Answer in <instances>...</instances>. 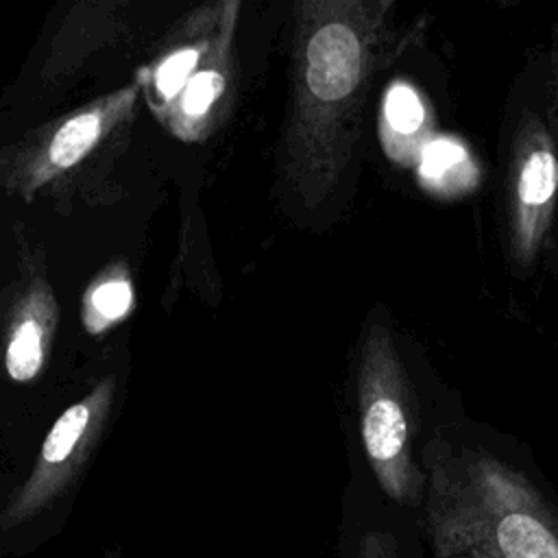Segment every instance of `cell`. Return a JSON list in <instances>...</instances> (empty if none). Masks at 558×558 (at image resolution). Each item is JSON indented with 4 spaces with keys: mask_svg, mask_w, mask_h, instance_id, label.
<instances>
[{
    "mask_svg": "<svg viewBox=\"0 0 558 558\" xmlns=\"http://www.w3.org/2000/svg\"><path fill=\"white\" fill-rule=\"evenodd\" d=\"M392 11L390 0L292 4L277 192L305 227L327 229L353 196L368 98L392 52Z\"/></svg>",
    "mask_w": 558,
    "mask_h": 558,
    "instance_id": "cell-1",
    "label": "cell"
},
{
    "mask_svg": "<svg viewBox=\"0 0 558 558\" xmlns=\"http://www.w3.org/2000/svg\"><path fill=\"white\" fill-rule=\"evenodd\" d=\"M423 475L425 536L436 558H558V510L517 466L432 438Z\"/></svg>",
    "mask_w": 558,
    "mask_h": 558,
    "instance_id": "cell-2",
    "label": "cell"
},
{
    "mask_svg": "<svg viewBox=\"0 0 558 558\" xmlns=\"http://www.w3.org/2000/svg\"><path fill=\"white\" fill-rule=\"evenodd\" d=\"M355 408L366 462L388 499L416 506L425 475L414 460L412 388L390 316L381 305L366 316L355 357Z\"/></svg>",
    "mask_w": 558,
    "mask_h": 558,
    "instance_id": "cell-3",
    "label": "cell"
},
{
    "mask_svg": "<svg viewBox=\"0 0 558 558\" xmlns=\"http://www.w3.org/2000/svg\"><path fill=\"white\" fill-rule=\"evenodd\" d=\"M501 192L504 251L523 279L549 253L558 218V153L536 102L521 107L510 124Z\"/></svg>",
    "mask_w": 558,
    "mask_h": 558,
    "instance_id": "cell-4",
    "label": "cell"
},
{
    "mask_svg": "<svg viewBox=\"0 0 558 558\" xmlns=\"http://www.w3.org/2000/svg\"><path fill=\"white\" fill-rule=\"evenodd\" d=\"M102 120L98 113H78L68 120L52 137L48 157L59 168L74 166L96 142L100 135Z\"/></svg>",
    "mask_w": 558,
    "mask_h": 558,
    "instance_id": "cell-5",
    "label": "cell"
},
{
    "mask_svg": "<svg viewBox=\"0 0 558 558\" xmlns=\"http://www.w3.org/2000/svg\"><path fill=\"white\" fill-rule=\"evenodd\" d=\"M41 368V331L35 320H24L7 349V371L13 381H28Z\"/></svg>",
    "mask_w": 558,
    "mask_h": 558,
    "instance_id": "cell-6",
    "label": "cell"
},
{
    "mask_svg": "<svg viewBox=\"0 0 558 558\" xmlns=\"http://www.w3.org/2000/svg\"><path fill=\"white\" fill-rule=\"evenodd\" d=\"M227 87H229V78L222 72V68H207L196 72L183 89V98H181L183 113L187 118L207 116L211 107L222 98Z\"/></svg>",
    "mask_w": 558,
    "mask_h": 558,
    "instance_id": "cell-7",
    "label": "cell"
},
{
    "mask_svg": "<svg viewBox=\"0 0 558 558\" xmlns=\"http://www.w3.org/2000/svg\"><path fill=\"white\" fill-rule=\"evenodd\" d=\"M541 107H543L545 122L549 126V133H551V140H554V146L558 153V22L554 24V31H551V46L547 52V76H545ZM551 246L556 248V255H558V218H556Z\"/></svg>",
    "mask_w": 558,
    "mask_h": 558,
    "instance_id": "cell-8",
    "label": "cell"
},
{
    "mask_svg": "<svg viewBox=\"0 0 558 558\" xmlns=\"http://www.w3.org/2000/svg\"><path fill=\"white\" fill-rule=\"evenodd\" d=\"M201 59V52L196 48H183L174 54H170L159 72H157V87L166 98H172L179 89H185L187 81L194 76L192 70L196 68Z\"/></svg>",
    "mask_w": 558,
    "mask_h": 558,
    "instance_id": "cell-9",
    "label": "cell"
},
{
    "mask_svg": "<svg viewBox=\"0 0 558 558\" xmlns=\"http://www.w3.org/2000/svg\"><path fill=\"white\" fill-rule=\"evenodd\" d=\"M92 303L98 314L105 318L122 316L131 305V286L126 281H109L96 288L92 294Z\"/></svg>",
    "mask_w": 558,
    "mask_h": 558,
    "instance_id": "cell-10",
    "label": "cell"
},
{
    "mask_svg": "<svg viewBox=\"0 0 558 558\" xmlns=\"http://www.w3.org/2000/svg\"><path fill=\"white\" fill-rule=\"evenodd\" d=\"M355 558H403V554L395 534L373 530L360 538Z\"/></svg>",
    "mask_w": 558,
    "mask_h": 558,
    "instance_id": "cell-11",
    "label": "cell"
},
{
    "mask_svg": "<svg viewBox=\"0 0 558 558\" xmlns=\"http://www.w3.org/2000/svg\"><path fill=\"white\" fill-rule=\"evenodd\" d=\"M466 558H484L482 554H466Z\"/></svg>",
    "mask_w": 558,
    "mask_h": 558,
    "instance_id": "cell-12",
    "label": "cell"
},
{
    "mask_svg": "<svg viewBox=\"0 0 558 558\" xmlns=\"http://www.w3.org/2000/svg\"><path fill=\"white\" fill-rule=\"evenodd\" d=\"M456 558H466V556H456Z\"/></svg>",
    "mask_w": 558,
    "mask_h": 558,
    "instance_id": "cell-13",
    "label": "cell"
}]
</instances>
